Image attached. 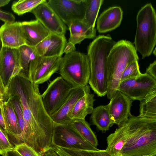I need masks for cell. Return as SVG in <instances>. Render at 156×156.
Segmentation results:
<instances>
[{
  "label": "cell",
  "instance_id": "cell-1",
  "mask_svg": "<svg viewBox=\"0 0 156 156\" xmlns=\"http://www.w3.org/2000/svg\"><path fill=\"white\" fill-rule=\"evenodd\" d=\"M6 91L17 95L21 103L25 122L21 143L40 156L52 146L55 123L44 106L39 85L18 75L12 79Z\"/></svg>",
  "mask_w": 156,
  "mask_h": 156
},
{
  "label": "cell",
  "instance_id": "cell-2",
  "mask_svg": "<svg viewBox=\"0 0 156 156\" xmlns=\"http://www.w3.org/2000/svg\"><path fill=\"white\" fill-rule=\"evenodd\" d=\"M125 122L127 138L119 156H155L156 119L132 115Z\"/></svg>",
  "mask_w": 156,
  "mask_h": 156
},
{
  "label": "cell",
  "instance_id": "cell-3",
  "mask_svg": "<svg viewBox=\"0 0 156 156\" xmlns=\"http://www.w3.org/2000/svg\"><path fill=\"white\" fill-rule=\"evenodd\" d=\"M116 43L109 36L100 35L91 42L88 47L87 55L90 66L88 83L99 97H103L107 94V57Z\"/></svg>",
  "mask_w": 156,
  "mask_h": 156
},
{
  "label": "cell",
  "instance_id": "cell-4",
  "mask_svg": "<svg viewBox=\"0 0 156 156\" xmlns=\"http://www.w3.org/2000/svg\"><path fill=\"white\" fill-rule=\"evenodd\" d=\"M138 60L135 48L130 41L121 40L114 45L107 59L108 86L106 95L109 99L118 90L125 69L132 62Z\"/></svg>",
  "mask_w": 156,
  "mask_h": 156
},
{
  "label": "cell",
  "instance_id": "cell-5",
  "mask_svg": "<svg viewBox=\"0 0 156 156\" xmlns=\"http://www.w3.org/2000/svg\"><path fill=\"white\" fill-rule=\"evenodd\" d=\"M136 22L135 47L144 58L151 54L156 44V14L151 3L147 4L140 10Z\"/></svg>",
  "mask_w": 156,
  "mask_h": 156
},
{
  "label": "cell",
  "instance_id": "cell-6",
  "mask_svg": "<svg viewBox=\"0 0 156 156\" xmlns=\"http://www.w3.org/2000/svg\"><path fill=\"white\" fill-rule=\"evenodd\" d=\"M61 76L74 87L88 85L90 74L87 54L75 51L62 57L58 70Z\"/></svg>",
  "mask_w": 156,
  "mask_h": 156
},
{
  "label": "cell",
  "instance_id": "cell-7",
  "mask_svg": "<svg viewBox=\"0 0 156 156\" xmlns=\"http://www.w3.org/2000/svg\"><path fill=\"white\" fill-rule=\"evenodd\" d=\"M58 76L51 81L41 94L45 110L51 117L64 104L72 90L75 87Z\"/></svg>",
  "mask_w": 156,
  "mask_h": 156
},
{
  "label": "cell",
  "instance_id": "cell-8",
  "mask_svg": "<svg viewBox=\"0 0 156 156\" xmlns=\"http://www.w3.org/2000/svg\"><path fill=\"white\" fill-rule=\"evenodd\" d=\"M85 151L98 150L84 139L70 124H55L52 145Z\"/></svg>",
  "mask_w": 156,
  "mask_h": 156
},
{
  "label": "cell",
  "instance_id": "cell-9",
  "mask_svg": "<svg viewBox=\"0 0 156 156\" xmlns=\"http://www.w3.org/2000/svg\"><path fill=\"white\" fill-rule=\"evenodd\" d=\"M120 91L132 100L140 101L156 90V80L146 73L120 82Z\"/></svg>",
  "mask_w": 156,
  "mask_h": 156
},
{
  "label": "cell",
  "instance_id": "cell-10",
  "mask_svg": "<svg viewBox=\"0 0 156 156\" xmlns=\"http://www.w3.org/2000/svg\"><path fill=\"white\" fill-rule=\"evenodd\" d=\"M62 56H39L30 66L28 80L39 85L47 81L58 70Z\"/></svg>",
  "mask_w": 156,
  "mask_h": 156
},
{
  "label": "cell",
  "instance_id": "cell-11",
  "mask_svg": "<svg viewBox=\"0 0 156 156\" xmlns=\"http://www.w3.org/2000/svg\"><path fill=\"white\" fill-rule=\"evenodd\" d=\"M87 0H49L48 5L62 21L67 26L83 19Z\"/></svg>",
  "mask_w": 156,
  "mask_h": 156
},
{
  "label": "cell",
  "instance_id": "cell-12",
  "mask_svg": "<svg viewBox=\"0 0 156 156\" xmlns=\"http://www.w3.org/2000/svg\"><path fill=\"white\" fill-rule=\"evenodd\" d=\"M21 69L19 48L3 47L0 53V74L6 90Z\"/></svg>",
  "mask_w": 156,
  "mask_h": 156
},
{
  "label": "cell",
  "instance_id": "cell-13",
  "mask_svg": "<svg viewBox=\"0 0 156 156\" xmlns=\"http://www.w3.org/2000/svg\"><path fill=\"white\" fill-rule=\"evenodd\" d=\"M30 12L50 32L64 35L67 27L47 2L41 3Z\"/></svg>",
  "mask_w": 156,
  "mask_h": 156
},
{
  "label": "cell",
  "instance_id": "cell-14",
  "mask_svg": "<svg viewBox=\"0 0 156 156\" xmlns=\"http://www.w3.org/2000/svg\"><path fill=\"white\" fill-rule=\"evenodd\" d=\"M110 100L108 108L114 124L119 126L132 115L130 109L133 100L119 90Z\"/></svg>",
  "mask_w": 156,
  "mask_h": 156
},
{
  "label": "cell",
  "instance_id": "cell-15",
  "mask_svg": "<svg viewBox=\"0 0 156 156\" xmlns=\"http://www.w3.org/2000/svg\"><path fill=\"white\" fill-rule=\"evenodd\" d=\"M67 43L65 35L50 32L35 47L40 56H62Z\"/></svg>",
  "mask_w": 156,
  "mask_h": 156
},
{
  "label": "cell",
  "instance_id": "cell-16",
  "mask_svg": "<svg viewBox=\"0 0 156 156\" xmlns=\"http://www.w3.org/2000/svg\"><path fill=\"white\" fill-rule=\"evenodd\" d=\"M0 39L4 47L19 48L26 45L21 22L5 23L0 27Z\"/></svg>",
  "mask_w": 156,
  "mask_h": 156
},
{
  "label": "cell",
  "instance_id": "cell-17",
  "mask_svg": "<svg viewBox=\"0 0 156 156\" xmlns=\"http://www.w3.org/2000/svg\"><path fill=\"white\" fill-rule=\"evenodd\" d=\"M90 88L85 86L75 87L71 91L66 100L60 109L50 117L55 124H67L73 121L68 115L78 99Z\"/></svg>",
  "mask_w": 156,
  "mask_h": 156
},
{
  "label": "cell",
  "instance_id": "cell-18",
  "mask_svg": "<svg viewBox=\"0 0 156 156\" xmlns=\"http://www.w3.org/2000/svg\"><path fill=\"white\" fill-rule=\"evenodd\" d=\"M26 44L35 47L46 38L50 32L38 20L21 22Z\"/></svg>",
  "mask_w": 156,
  "mask_h": 156
},
{
  "label": "cell",
  "instance_id": "cell-19",
  "mask_svg": "<svg viewBox=\"0 0 156 156\" xmlns=\"http://www.w3.org/2000/svg\"><path fill=\"white\" fill-rule=\"evenodd\" d=\"M123 11L120 7H110L103 11L98 18L97 29L100 33H105L115 29L121 24Z\"/></svg>",
  "mask_w": 156,
  "mask_h": 156
},
{
  "label": "cell",
  "instance_id": "cell-20",
  "mask_svg": "<svg viewBox=\"0 0 156 156\" xmlns=\"http://www.w3.org/2000/svg\"><path fill=\"white\" fill-rule=\"evenodd\" d=\"M95 101L94 94L90 93L89 88L77 101L68 115L69 118L72 121L85 119L88 115L92 112Z\"/></svg>",
  "mask_w": 156,
  "mask_h": 156
},
{
  "label": "cell",
  "instance_id": "cell-21",
  "mask_svg": "<svg viewBox=\"0 0 156 156\" xmlns=\"http://www.w3.org/2000/svg\"><path fill=\"white\" fill-rule=\"evenodd\" d=\"M4 119L8 138H12L21 143V132L18 119L12 104L8 99L3 100Z\"/></svg>",
  "mask_w": 156,
  "mask_h": 156
},
{
  "label": "cell",
  "instance_id": "cell-22",
  "mask_svg": "<svg viewBox=\"0 0 156 156\" xmlns=\"http://www.w3.org/2000/svg\"><path fill=\"white\" fill-rule=\"evenodd\" d=\"M68 26L70 32L68 41L75 45L80 44L85 39H93L96 37V29L88 27L81 20L73 21Z\"/></svg>",
  "mask_w": 156,
  "mask_h": 156
},
{
  "label": "cell",
  "instance_id": "cell-23",
  "mask_svg": "<svg viewBox=\"0 0 156 156\" xmlns=\"http://www.w3.org/2000/svg\"><path fill=\"white\" fill-rule=\"evenodd\" d=\"M90 117L92 124L102 132H105L114 124L107 105L94 108Z\"/></svg>",
  "mask_w": 156,
  "mask_h": 156
},
{
  "label": "cell",
  "instance_id": "cell-24",
  "mask_svg": "<svg viewBox=\"0 0 156 156\" xmlns=\"http://www.w3.org/2000/svg\"><path fill=\"white\" fill-rule=\"evenodd\" d=\"M19 49L22 69L18 75L28 80L30 63L40 56L35 47L24 45L20 47Z\"/></svg>",
  "mask_w": 156,
  "mask_h": 156
},
{
  "label": "cell",
  "instance_id": "cell-25",
  "mask_svg": "<svg viewBox=\"0 0 156 156\" xmlns=\"http://www.w3.org/2000/svg\"><path fill=\"white\" fill-rule=\"evenodd\" d=\"M70 124L84 139L97 148L98 143L96 136L85 119L73 120Z\"/></svg>",
  "mask_w": 156,
  "mask_h": 156
},
{
  "label": "cell",
  "instance_id": "cell-26",
  "mask_svg": "<svg viewBox=\"0 0 156 156\" xmlns=\"http://www.w3.org/2000/svg\"><path fill=\"white\" fill-rule=\"evenodd\" d=\"M103 0H87L84 17L81 20L90 28H94L96 21Z\"/></svg>",
  "mask_w": 156,
  "mask_h": 156
},
{
  "label": "cell",
  "instance_id": "cell-27",
  "mask_svg": "<svg viewBox=\"0 0 156 156\" xmlns=\"http://www.w3.org/2000/svg\"><path fill=\"white\" fill-rule=\"evenodd\" d=\"M140 116L156 119V90L140 101Z\"/></svg>",
  "mask_w": 156,
  "mask_h": 156
},
{
  "label": "cell",
  "instance_id": "cell-28",
  "mask_svg": "<svg viewBox=\"0 0 156 156\" xmlns=\"http://www.w3.org/2000/svg\"><path fill=\"white\" fill-rule=\"evenodd\" d=\"M45 0H20L14 2L12 6V11L18 15L30 12Z\"/></svg>",
  "mask_w": 156,
  "mask_h": 156
},
{
  "label": "cell",
  "instance_id": "cell-29",
  "mask_svg": "<svg viewBox=\"0 0 156 156\" xmlns=\"http://www.w3.org/2000/svg\"><path fill=\"white\" fill-rule=\"evenodd\" d=\"M141 74L138 61H133L128 65L123 71L121 76L120 82L136 77Z\"/></svg>",
  "mask_w": 156,
  "mask_h": 156
},
{
  "label": "cell",
  "instance_id": "cell-30",
  "mask_svg": "<svg viewBox=\"0 0 156 156\" xmlns=\"http://www.w3.org/2000/svg\"><path fill=\"white\" fill-rule=\"evenodd\" d=\"M51 147L60 156H91L87 151L66 148L53 145Z\"/></svg>",
  "mask_w": 156,
  "mask_h": 156
},
{
  "label": "cell",
  "instance_id": "cell-31",
  "mask_svg": "<svg viewBox=\"0 0 156 156\" xmlns=\"http://www.w3.org/2000/svg\"><path fill=\"white\" fill-rule=\"evenodd\" d=\"M14 148L9 138L0 129V154L4 156L6 152Z\"/></svg>",
  "mask_w": 156,
  "mask_h": 156
},
{
  "label": "cell",
  "instance_id": "cell-32",
  "mask_svg": "<svg viewBox=\"0 0 156 156\" xmlns=\"http://www.w3.org/2000/svg\"><path fill=\"white\" fill-rule=\"evenodd\" d=\"M14 149L22 156H39L32 148L24 143L15 145Z\"/></svg>",
  "mask_w": 156,
  "mask_h": 156
},
{
  "label": "cell",
  "instance_id": "cell-33",
  "mask_svg": "<svg viewBox=\"0 0 156 156\" xmlns=\"http://www.w3.org/2000/svg\"><path fill=\"white\" fill-rule=\"evenodd\" d=\"M3 98L0 99V129L4 132L8 137V134L5 126L4 119V112L3 107Z\"/></svg>",
  "mask_w": 156,
  "mask_h": 156
},
{
  "label": "cell",
  "instance_id": "cell-34",
  "mask_svg": "<svg viewBox=\"0 0 156 156\" xmlns=\"http://www.w3.org/2000/svg\"><path fill=\"white\" fill-rule=\"evenodd\" d=\"M0 20L5 23H12L15 22V18L11 13L0 10Z\"/></svg>",
  "mask_w": 156,
  "mask_h": 156
},
{
  "label": "cell",
  "instance_id": "cell-35",
  "mask_svg": "<svg viewBox=\"0 0 156 156\" xmlns=\"http://www.w3.org/2000/svg\"><path fill=\"white\" fill-rule=\"evenodd\" d=\"M156 80V61L151 63L147 68L145 73Z\"/></svg>",
  "mask_w": 156,
  "mask_h": 156
},
{
  "label": "cell",
  "instance_id": "cell-36",
  "mask_svg": "<svg viewBox=\"0 0 156 156\" xmlns=\"http://www.w3.org/2000/svg\"><path fill=\"white\" fill-rule=\"evenodd\" d=\"M87 151L91 156H113L106 150Z\"/></svg>",
  "mask_w": 156,
  "mask_h": 156
},
{
  "label": "cell",
  "instance_id": "cell-37",
  "mask_svg": "<svg viewBox=\"0 0 156 156\" xmlns=\"http://www.w3.org/2000/svg\"><path fill=\"white\" fill-rule=\"evenodd\" d=\"M75 45L72 42L68 41L64 49V53L67 54L76 50Z\"/></svg>",
  "mask_w": 156,
  "mask_h": 156
},
{
  "label": "cell",
  "instance_id": "cell-38",
  "mask_svg": "<svg viewBox=\"0 0 156 156\" xmlns=\"http://www.w3.org/2000/svg\"><path fill=\"white\" fill-rule=\"evenodd\" d=\"M40 156H60L51 147H50L45 151Z\"/></svg>",
  "mask_w": 156,
  "mask_h": 156
},
{
  "label": "cell",
  "instance_id": "cell-39",
  "mask_svg": "<svg viewBox=\"0 0 156 156\" xmlns=\"http://www.w3.org/2000/svg\"><path fill=\"white\" fill-rule=\"evenodd\" d=\"M6 90L3 83L0 74V96L4 99L6 95Z\"/></svg>",
  "mask_w": 156,
  "mask_h": 156
},
{
  "label": "cell",
  "instance_id": "cell-40",
  "mask_svg": "<svg viewBox=\"0 0 156 156\" xmlns=\"http://www.w3.org/2000/svg\"><path fill=\"white\" fill-rule=\"evenodd\" d=\"M4 156H22L14 148L6 152Z\"/></svg>",
  "mask_w": 156,
  "mask_h": 156
},
{
  "label": "cell",
  "instance_id": "cell-41",
  "mask_svg": "<svg viewBox=\"0 0 156 156\" xmlns=\"http://www.w3.org/2000/svg\"><path fill=\"white\" fill-rule=\"evenodd\" d=\"M10 1V0H0V7L8 4Z\"/></svg>",
  "mask_w": 156,
  "mask_h": 156
},
{
  "label": "cell",
  "instance_id": "cell-42",
  "mask_svg": "<svg viewBox=\"0 0 156 156\" xmlns=\"http://www.w3.org/2000/svg\"><path fill=\"white\" fill-rule=\"evenodd\" d=\"M2 47H3V46H2V42H1V40L0 39V53L2 49Z\"/></svg>",
  "mask_w": 156,
  "mask_h": 156
},
{
  "label": "cell",
  "instance_id": "cell-43",
  "mask_svg": "<svg viewBox=\"0 0 156 156\" xmlns=\"http://www.w3.org/2000/svg\"><path fill=\"white\" fill-rule=\"evenodd\" d=\"M156 48H155V49H154V50L153 51V53L155 55V54H156Z\"/></svg>",
  "mask_w": 156,
  "mask_h": 156
},
{
  "label": "cell",
  "instance_id": "cell-44",
  "mask_svg": "<svg viewBox=\"0 0 156 156\" xmlns=\"http://www.w3.org/2000/svg\"><path fill=\"white\" fill-rule=\"evenodd\" d=\"M3 98L2 97H1V96H0V98Z\"/></svg>",
  "mask_w": 156,
  "mask_h": 156
},
{
  "label": "cell",
  "instance_id": "cell-45",
  "mask_svg": "<svg viewBox=\"0 0 156 156\" xmlns=\"http://www.w3.org/2000/svg\"></svg>",
  "mask_w": 156,
  "mask_h": 156
}]
</instances>
